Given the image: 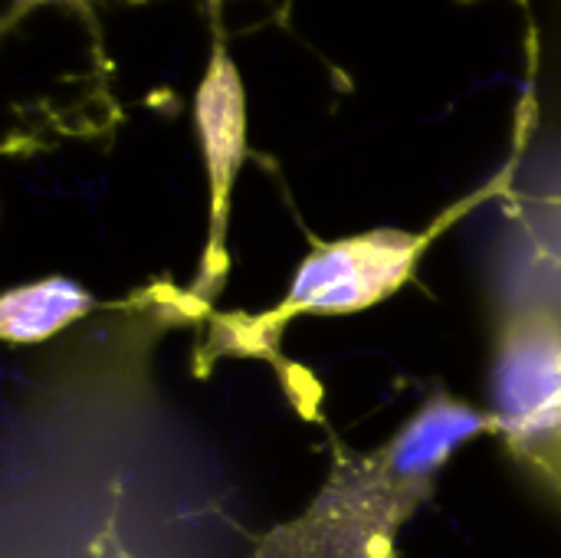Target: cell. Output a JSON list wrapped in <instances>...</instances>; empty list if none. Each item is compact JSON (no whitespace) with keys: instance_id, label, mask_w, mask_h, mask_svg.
Listing matches in <instances>:
<instances>
[{"instance_id":"obj_2","label":"cell","mask_w":561,"mask_h":558,"mask_svg":"<svg viewBox=\"0 0 561 558\" xmlns=\"http://www.w3.org/2000/svg\"><path fill=\"white\" fill-rule=\"evenodd\" d=\"M424 237L404 230H371L335 243H319L296 270L283 306L270 316L286 322L289 316H348L362 312L394 289H401L421 253Z\"/></svg>"},{"instance_id":"obj_1","label":"cell","mask_w":561,"mask_h":558,"mask_svg":"<svg viewBox=\"0 0 561 558\" xmlns=\"http://www.w3.org/2000/svg\"><path fill=\"white\" fill-rule=\"evenodd\" d=\"M490 414L437 395L371 457H335L312 506L270 533L256 558H394L401 523L431 497L437 474Z\"/></svg>"},{"instance_id":"obj_3","label":"cell","mask_w":561,"mask_h":558,"mask_svg":"<svg viewBox=\"0 0 561 558\" xmlns=\"http://www.w3.org/2000/svg\"><path fill=\"white\" fill-rule=\"evenodd\" d=\"M490 421L516 447L561 434V329L549 316H519L500 332Z\"/></svg>"},{"instance_id":"obj_4","label":"cell","mask_w":561,"mask_h":558,"mask_svg":"<svg viewBox=\"0 0 561 558\" xmlns=\"http://www.w3.org/2000/svg\"><path fill=\"white\" fill-rule=\"evenodd\" d=\"M194 125L204 151L207 184H210V234L197 293H207L224 276V234H227V204L233 178L247 151V92L237 62L227 46L217 39L207 72L194 95Z\"/></svg>"},{"instance_id":"obj_5","label":"cell","mask_w":561,"mask_h":558,"mask_svg":"<svg viewBox=\"0 0 561 558\" xmlns=\"http://www.w3.org/2000/svg\"><path fill=\"white\" fill-rule=\"evenodd\" d=\"M92 306V293L66 276L16 286L0 299V335L13 345H36L82 319Z\"/></svg>"},{"instance_id":"obj_6","label":"cell","mask_w":561,"mask_h":558,"mask_svg":"<svg viewBox=\"0 0 561 558\" xmlns=\"http://www.w3.org/2000/svg\"><path fill=\"white\" fill-rule=\"evenodd\" d=\"M36 3H49V0H16V10H23V7H36ZM76 3V0H72Z\"/></svg>"}]
</instances>
